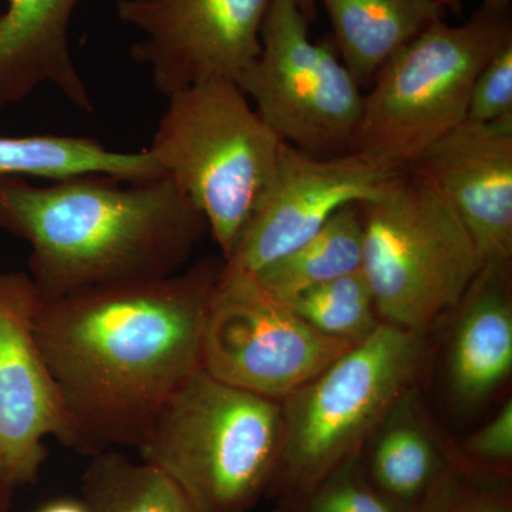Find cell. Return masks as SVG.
I'll use <instances>...</instances> for the list:
<instances>
[{
    "mask_svg": "<svg viewBox=\"0 0 512 512\" xmlns=\"http://www.w3.org/2000/svg\"><path fill=\"white\" fill-rule=\"evenodd\" d=\"M431 512H512L511 473L467 467Z\"/></svg>",
    "mask_w": 512,
    "mask_h": 512,
    "instance_id": "cell-23",
    "label": "cell"
},
{
    "mask_svg": "<svg viewBox=\"0 0 512 512\" xmlns=\"http://www.w3.org/2000/svg\"><path fill=\"white\" fill-rule=\"evenodd\" d=\"M82 498L92 512H198L160 470L117 450L92 457Z\"/></svg>",
    "mask_w": 512,
    "mask_h": 512,
    "instance_id": "cell-20",
    "label": "cell"
},
{
    "mask_svg": "<svg viewBox=\"0 0 512 512\" xmlns=\"http://www.w3.org/2000/svg\"><path fill=\"white\" fill-rule=\"evenodd\" d=\"M429 357L427 333L382 323L281 402L284 440L268 494L292 503L362 451L414 387Z\"/></svg>",
    "mask_w": 512,
    "mask_h": 512,
    "instance_id": "cell-4",
    "label": "cell"
},
{
    "mask_svg": "<svg viewBox=\"0 0 512 512\" xmlns=\"http://www.w3.org/2000/svg\"><path fill=\"white\" fill-rule=\"evenodd\" d=\"M43 298L25 272H0V476L16 490L35 483L47 437L72 447L62 393L36 338Z\"/></svg>",
    "mask_w": 512,
    "mask_h": 512,
    "instance_id": "cell-12",
    "label": "cell"
},
{
    "mask_svg": "<svg viewBox=\"0 0 512 512\" xmlns=\"http://www.w3.org/2000/svg\"><path fill=\"white\" fill-rule=\"evenodd\" d=\"M77 2L8 0V9L0 13V110L43 83L56 86L80 109L93 110L69 46Z\"/></svg>",
    "mask_w": 512,
    "mask_h": 512,
    "instance_id": "cell-16",
    "label": "cell"
},
{
    "mask_svg": "<svg viewBox=\"0 0 512 512\" xmlns=\"http://www.w3.org/2000/svg\"><path fill=\"white\" fill-rule=\"evenodd\" d=\"M409 170L451 202L484 264L512 265V114L490 123L464 120Z\"/></svg>",
    "mask_w": 512,
    "mask_h": 512,
    "instance_id": "cell-13",
    "label": "cell"
},
{
    "mask_svg": "<svg viewBox=\"0 0 512 512\" xmlns=\"http://www.w3.org/2000/svg\"><path fill=\"white\" fill-rule=\"evenodd\" d=\"M362 272L384 323L427 333L484 266L476 241L429 178L400 171L362 202Z\"/></svg>",
    "mask_w": 512,
    "mask_h": 512,
    "instance_id": "cell-6",
    "label": "cell"
},
{
    "mask_svg": "<svg viewBox=\"0 0 512 512\" xmlns=\"http://www.w3.org/2000/svg\"><path fill=\"white\" fill-rule=\"evenodd\" d=\"M0 229L28 242L29 276L43 301L177 274L210 234L168 175L86 174L46 187L0 177Z\"/></svg>",
    "mask_w": 512,
    "mask_h": 512,
    "instance_id": "cell-2",
    "label": "cell"
},
{
    "mask_svg": "<svg viewBox=\"0 0 512 512\" xmlns=\"http://www.w3.org/2000/svg\"><path fill=\"white\" fill-rule=\"evenodd\" d=\"M36 512H92L83 498H57V500L49 501L39 508Z\"/></svg>",
    "mask_w": 512,
    "mask_h": 512,
    "instance_id": "cell-26",
    "label": "cell"
},
{
    "mask_svg": "<svg viewBox=\"0 0 512 512\" xmlns=\"http://www.w3.org/2000/svg\"><path fill=\"white\" fill-rule=\"evenodd\" d=\"M467 467L490 473L512 471V400L508 397L497 414L476 433L458 444Z\"/></svg>",
    "mask_w": 512,
    "mask_h": 512,
    "instance_id": "cell-24",
    "label": "cell"
},
{
    "mask_svg": "<svg viewBox=\"0 0 512 512\" xmlns=\"http://www.w3.org/2000/svg\"><path fill=\"white\" fill-rule=\"evenodd\" d=\"M328 12L333 42L360 86L421 32L444 18L437 0H319Z\"/></svg>",
    "mask_w": 512,
    "mask_h": 512,
    "instance_id": "cell-17",
    "label": "cell"
},
{
    "mask_svg": "<svg viewBox=\"0 0 512 512\" xmlns=\"http://www.w3.org/2000/svg\"><path fill=\"white\" fill-rule=\"evenodd\" d=\"M353 348L322 335L251 276L220 275L202 338V369L282 402Z\"/></svg>",
    "mask_w": 512,
    "mask_h": 512,
    "instance_id": "cell-9",
    "label": "cell"
},
{
    "mask_svg": "<svg viewBox=\"0 0 512 512\" xmlns=\"http://www.w3.org/2000/svg\"><path fill=\"white\" fill-rule=\"evenodd\" d=\"M239 89L286 144L328 157L355 148L365 94L333 37L313 42L295 0H272L261 29V53Z\"/></svg>",
    "mask_w": 512,
    "mask_h": 512,
    "instance_id": "cell-8",
    "label": "cell"
},
{
    "mask_svg": "<svg viewBox=\"0 0 512 512\" xmlns=\"http://www.w3.org/2000/svg\"><path fill=\"white\" fill-rule=\"evenodd\" d=\"M13 488L0 476V512H8Z\"/></svg>",
    "mask_w": 512,
    "mask_h": 512,
    "instance_id": "cell-27",
    "label": "cell"
},
{
    "mask_svg": "<svg viewBox=\"0 0 512 512\" xmlns=\"http://www.w3.org/2000/svg\"><path fill=\"white\" fill-rule=\"evenodd\" d=\"M400 171L359 151L320 157L282 144L278 163L222 275L254 276L312 238L335 212L375 200Z\"/></svg>",
    "mask_w": 512,
    "mask_h": 512,
    "instance_id": "cell-11",
    "label": "cell"
},
{
    "mask_svg": "<svg viewBox=\"0 0 512 512\" xmlns=\"http://www.w3.org/2000/svg\"><path fill=\"white\" fill-rule=\"evenodd\" d=\"M224 259L157 279L43 301L36 338L84 456L138 448L165 403L202 369L205 319Z\"/></svg>",
    "mask_w": 512,
    "mask_h": 512,
    "instance_id": "cell-1",
    "label": "cell"
},
{
    "mask_svg": "<svg viewBox=\"0 0 512 512\" xmlns=\"http://www.w3.org/2000/svg\"><path fill=\"white\" fill-rule=\"evenodd\" d=\"M437 2L443 3L444 6L454 5V3L460 2V0H437ZM483 2L490 3H511V0H483Z\"/></svg>",
    "mask_w": 512,
    "mask_h": 512,
    "instance_id": "cell-29",
    "label": "cell"
},
{
    "mask_svg": "<svg viewBox=\"0 0 512 512\" xmlns=\"http://www.w3.org/2000/svg\"><path fill=\"white\" fill-rule=\"evenodd\" d=\"M286 305L322 335L352 346L369 338L383 323L362 271L299 293Z\"/></svg>",
    "mask_w": 512,
    "mask_h": 512,
    "instance_id": "cell-21",
    "label": "cell"
},
{
    "mask_svg": "<svg viewBox=\"0 0 512 512\" xmlns=\"http://www.w3.org/2000/svg\"><path fill=\"white\" fill-rule=\"evenodd\" d=\"M362 262V208L349 204L335 212L312 238L251 278L262 291L286 303L315 286L362 271Z\"/></svg>",
    "mask_w": 512,
    "mask_h": 512,
    "instance_id": "cell-19",
    "label": "cell"
},
{
    "mask_svg": "<svg viewBox=\"0 0 512 512\" xmlns=\"http://www.w3.org/2000/svg\"><path fill=\"white\" fill-rule=\"evenodd\" d=\"M370 483L406 512H431L466 470L457 444L431 423L414 387L360 451Z\"/></svg>",
    "mask_w": 512,
    "mask_h": 512,
    "instance_id": "cell-14",
    "label": "cell"
},
{
    "mask_svg": "<svg viewBox=\"0 0 512 512\" xmlns=\"http://www.w3.org/2000/svg\"><path fill=\"white\" fill-rule=\"evenodd\" d=\"M274 512H292V511L289 510V508L284 507V505L278 504V505H276Z\"/></svg>",
    "mask_w": 512,
    "mask_h": 512,
    "instance_id": "cell-30",
    "label": "cell"
},
{
    "mask_svg": "<svg viewBox=\"0 0 512 512\" xmlns=\"http://www.w3.org/2000/svg\"><path fill=\"white\" fill-rule=\"evenodd\" d=\"M510 42L511 3L483 2L463 25L433 23L377 73L353 151L407 170L467 119L478 73Z\"/></svg>",
    "mask_w": 512,
    "mask_h": 512,
    "instance_id": "cell-5",
    "label": "cell"
},
{
    "mask_svg": "<svg viewBox=\"0 0 512 512\" xmlns=\"http://www.w3.org/2000/svg\"><path fill=\"white\" fill-rule=\"evenodd\" d=\"M104 174L128 181L164 175L148 150L119 153L92 137L33 134L0 136V177H36L50 181L76 175Z\"/></svg>",
    "mask_w": 512,
    "mask_h": 512,
    "instance_id": "cell-18",
    "label": "cell"
},
{
    "mask_svg": "<svg viewBox=\"0 0 512 512\" xmlns=\"http://www.w3.org/2000/svg\"><path fill=\"white\" fill-rule=\"evenodd\" d=\"M511 266L484 264L456 313L447 350L448 396L474 407L497 393L512 373Z\"/></svg>",
    "mask_w": 512,
    "mask_h": 512,
    "instance_id": "cell-15",
    "label": "cell"
},
{
    "mask_svg": "<svg viewBox=\"0 0 512 512\" xmlns=\"http://www.w3.org/2000/svg\"><path fill=\"white\" fill-rule=\"evenodd\" d=\"M168 100L147 150L204 215L225 261L274 174L284 141L229 80H207Z\"/></svg>",
    "mask_w": 512,
    "mask_h": 512,
    "instance_id": "cell-7",
    "label": "cell"
},
{
    "mask_svg": "<svg viewBox=\"0 0 512 512\" xmlns=\"http://www.w3.org/2000/svg\"><path fill=\"white\" fill-rule=\"evenodd\" d=\"M292 512H406L370 483L360 453L340 464L292 503Z\"/></svg>",
    "mask_w": 512,
    "mask_h": 512,
    "instance_id": "cell-22",
    "label": "cell"
},
{
    "mask_svg": "<svg viewBox=\"0 0 512 512\" xmlns=\"http://www.w3.org/2000/svg\"><path fill=\"white\" fill-rule=\"evenodd\" d=\"M508 114H512V42L478 73L468 100L466 120L490 123Z\"/></svg>",
    "mask_w": 512,
    "mask_h": 512,
    "instance_id": "cell-25",
    "label": "cell"
},
{
    "mask_svg": "<svg viewBox=\"0 0 512 512\" xmlns=\"http://www.w3.org/2000/svg\"><path fill=\"white\" fill-rule=\"evenodd\" d=\"M272 0H120L119 18L146 33L131 56L165 97L207 80L237 83L261 53Z\"/></svg>",
    "mask_w": 512,
    "mask_h": 512,
    "instance_id": "cell-10",
    "label": "cell"
},
{
    "mask_svg": "<svg viewBox=\"0 0 512 512\" xmlns=\"http://www.w3.org/2000/svg\"><path fill=\"white\" fill-rule=\"evenodd\" d=\"M282 440L281 402L200 369L164 404L137 450L198 512H248L268 494Z\"/></svg>",
    "mask_w": 512,
    "mask_h": 512,
    "instance_id": "cell-3",
    "label": "cell"
},
{
    "mask_svg": "<svg viewBox=\"0 0 512 512\" xmlns=\"http://www.w3.org/2000/svg\"><path fill=\"white\" fill-rule=\"evenodd\" d=\"M295 2L301 8L303 15L311 22L313 13H315L316 2H319V0H295Z\"/></svg>",
    "mask_w": 512,
    "mask_h": 512,
    "instance_id": "cell-28",
    "label": "cell"
}]
</instances>
